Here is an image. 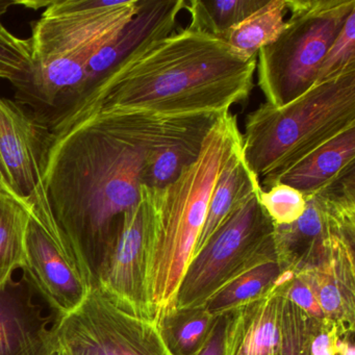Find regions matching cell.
I'll return each instance as SVG.
<instances>
[{
	"label": "cell",
	"mask_w": 355,
	"mask_h": 355,
	"mask_svg": "<svg viewBox=\"0 0 355 355\" xmlns=\"http://www.w3.org/2000/svg\"><path fill=\"white\" fill-rule=\"evenodd\" d=\"M26 276L0 288V355H49L51 318L34 300Z\"/></svg>",
	"instance_id": "5bb4252c"
},
{
	"label": "cell",
	"mask_w": 355,
	"mask_h": 355,
	"mask_svg": "<svg viewBox=\"0 0 355 355\" xmlns=\"http://www.w3.org/2000/svg\"><path fill=\"white\" fill-rule=\"evenodd\" d=\"M234 114L224 112L201 145L198 157L164 188L141 186L146 211L147 302L153 319L173 313L176 295L207 218L218 176L242 147Z\"/></svg>",
	"instance_id": "3957f363"
},
{
	"label": "cell",
	"mask_w": 355,
	"mask_h": 355,
	"mask_svg": "<svg viewBox=\"0 0 355 355\" xmlns=\"http://www.w3.org/2000/svg\"><path fill=\"white\" fill-rule=\"evenodd\" d=\"M145 153L121 111H107L49 132L43 189L58 230L89 288L126 211L141 199Z\"/></svg>",
	"instance_id": "6da1fadb"
},
{
	"label": "cell",
	"mask_w": 355,
	"mask_h": 355,
	"mask_svg": "<svg viewBox=\"0 0 355 355\" xmlns=\"http://www.w3.org/2000/svg\"><path fill=\"white\" fill-rule=\"evenodd\" d=\"M51 343L62 355H174L157 320L120 309L98 288L57 318Z\"/></svg>",
	"instance_id": "ba28073f"
},
{
	"label": "cell",
	"mask_w": 355,
	"mask_h": 355,
	"mask_svg": "<svg viewBox=\"0 0 355 355\" xmlns=\"http://www.w3.org/2000/svg\"><path fill=\"white\" fill-rule=\"evenodd\" d=\"M261 190L240 201L192 257L180 282L174 311L201 309L241 274L277 259L274 224L259 203Z\"/></svg>",
	"instance_id": "52a82bcc"
},
{
	"label": "cell",
	"mask_w": 355,
	"mask_h": 355,
	"mask_svg": "<svg viewBox=\"0 0 355 355\" xmlns=\"http://www.w3.org/2000/svg\"><path fill=\"white\" fill-rule=\"evenodd\" d=\"M336 355H355L354 343L352 336L340 338L338 343Z\"/></svg>",
	"instance_id": "4dcf8cb0"
},
{
	"label": "cell",
	"mask_w": 355,
	"mask_h": 355,
	"mask_svg": "<svg viewBox=\"0 0 355 355\" xmlns=\"http://www.w3.org/2000/svg\"><path fill=\"white\" fill-rule=\"evenodd\" d=\"M186 0H140V7L134 18L89 62L84 84L74 98L88 90L141 45L172 34L180 12L186 9Z\"/></svg>",
	"instance_id": "9a60e30c"
},
{
	"label": "cell",
	"mask_w": 355,
	"mask_h": 355,
	"mask_svg": "<svg viewBox=\"0 0 355 355\" xmlns=\"http://www.w3.org/2000/svg\"><path fill=\"white\" fill-rule=\"evenodd\" d=\"M257 59L190 26L148 41L43 121L49 132L105 111L192 115L230 111L253 88Z\"/></svg>",
	"instance_id": "7a4b0ae2"
},
{
	"label": "cell",
	"mask_w": 355,
	"mask_h": 355,
	"mask_svg": "<svg viewBox=\"0 0 355 355\" xmlns=\"http://www.w3.org/2000/svg\"><path fill=\"white\" fill-rule=\"evenodd\" d=\"M49 355H62L61 353L57 352V351L53 350Z\"/></svg>",
	"instance_id": "d6a6232c"
},
{
	"label": "cell",
	"mask_w": 355,
	"mask_h": 355,
	"mask_svg": "<svg viewBox=\"0 0 355 355\" xmlns=\"http://www.w3.org/2000/svg\"><path fill=\"white\" fill-rule=\"evenodd\" d=\"M139 7L140 0L51 1L32 26V76L20 98L46 109L43 116L72 101L89 62L120 34Z\"/></svg>",
	"instance_id": "277c9868"
},
{
	"label": "cell",
	"mask_w": 355,
	"mask_h": 355,
	"mask_svg": "<svg viewBox=\"0 0 355 355\" xmlns=\"http://www.w3.org/2000/svg\"><path fill=\"white\" fill-rule=\"evenodd\" d=\"M22 270L35 292L44 299L58 317L76 311L92 290L32 214Z\"/></svg>",
	"instance_id": "4fadbf2b"
},
{
	"label": "cell",
	"mask_w": 355,
	"mask_h": 355,
	"mask_svg": "<svg viewBox=\"0 0 355 355\" xmlns=\"http://www.w3.org/2000/svg\"><path fill=\"white\" fill-rule=\"evenodd\" d=\"M284 288L273 284L261 296L226 313L223 355H275Z\"/></svg>",
	"instance_id": "2e32d148"
},
{
	"label": "cell",
	"mask_w": 355,
	"mask_h": 355,
	"mask_svg": "<svg viewBox=\"0 0 355 355\" xmlns=\"http://www.w3.org/2000/svg\"><path fill=\"white\" fill-rule=\"evenodd\" d=\"M30 220L28 203L0 190V288L24 268Z\"/></svg>",
	"instance_id": "ffe728a7"
},
{
	"label": "cell",
	"mask_w": 355,
	"mask_h": 355,
	"mask_svg": "<svg viewBox=\"0 0 355 355\" xmlns=\"http://www.w3.org/2000/svg\"><path fill=\"white\" fill-rule=\"evenodd\" d=\"M343 336L338 326L331 322H317L311 336V355H336L338 343Z\"/></svg>",
	"instance_id": "f1b7e54d"
},
{
	"label": "cell",
	"mask_w": 355,
	"mask_h": 355,
	"mask_svg": "<svg viewBox=\"0 0 355 355\" xmlns=\"http://www.w3.org/2000/svg\"><path fill=\"white\" fill-rule=\"evenodd\" d=\"M16 1L0 0V18ZM32 76V51L30 40L14 36L0 22V78L9 80L19 96L26 93Z\"/></svg>",
	"instance_id": "cb8c5ba5"
},
{
	"label": "cell",
	"mask_w": 355,
	"mask_h": 355,
	"mask_svg": "<svg viewBox=\"0 0 355 355\" xmlns=\"http://www.w3.org/2000/svg\"><path fill=\"white\" fill-rule=\"evenodd\" d=\"M315 325L317 321L284 296L280 315V340L275 355H311V340Z\"/></svg>",
	"instance_id": "d4e9b609"
},
{
	"label": "cell",
	"mask_w": 355,
	"mask_h": 355,
	"mask_svg": "<svg viewBox=\"0 0 355 355\" xmlns=\"http://www.w3.org/2000/svg\"><path fill=\"white\" fill-rule=\"evenodd\" d=\"M304 213L294 223L274 225V245L282 270L301 271L334 236H355L354 170L305 194Z\"/></svg>",
	"instance_id": "9c48e42d"
},
{
	"label": "cell",
	"mask_w": 355,
	"mask_h": 355,
	"mask_svg": "<svg viewBox=\"0 0 355 355\" xmlns=\"http://www.w3.org/2000/svg\"><path fill=\"white\" fill-rule=\"evenodd\" d=\"M268 0H219L187 1L186 9L191 16V28L200 31L216 38L246 19L263 7Z\"/></svg>",
	"instance_id": "7402d4cb"
},
{
	"label": "cell",
	"mask_w": 355,
	"mask_h": 355,
	"mask_svg": "<svg viewBox=\"0 0 355 355\" xmlns=\"http://www.w3.org/2000/svg\"><path fill=\"white\" fill-rule=\"evenodd\" d=\"M355 126L315 149L278 178L303 195L315 192L355 169Z\"/></svg>",
	"instance_id": "e0dca14e"
},
{
	"label": "cell",
	"mask_w": 355,
	"mask_h": 355,
	"mask_svg": "<svg viewBox=\"0 0 355 355\" xmlns=\"http://www.w3.org/2000/svg\"><path fill=\"white\" fill-rule=\"evenodd\" d=\"M49 130L17 103L0 96V175L6 191L28 201L42 176V159Z\"/></svg>",
	"instance_id": "8fae6325"
},
{
	"label": "cell",
	"mask_w": 355,
	"mask_h": 355,
	"mask_svg": "<svg viewBox=\"0 0 355 355\" xmlns=\"http://www.w3.org/2000/svg\"><path fill=\"white\" fill-rule=\"evenodd\" d=\"M355 126V70L313 85L290 103H265L245 121L243 155L266 190L315 149Z\"/></svg>",
	"instance_id": "5b68a950"
},
{
	"label": "cell",
	"mask_w": 355,
	"mask_h": 355,
	"mask_svg": "<svg viewBox=\"0 0 355 355\" xmlns=\"http://www.w3.org/2000/svg\"><path fill=\"white\" fill-rule=\"evenodd\" d=\"M145 274L146 211L140 199L122 217L99 268L96 288L120 309L153 319L147 302Z\"/></svg>",
	"instance_id": "30bf717a"
},
{
	"label": "cell",
	"mask_w": 355,
	"mask_h": 355,
	"mask_svg": "<svg viewBox=\"0 0 355 355\" xmlns=\"http://www.w3.org/2000/svg\"><path fill=\"white\" fill-rule=\"evenodd\" d=\"M226 315L216 318L205 344L197 355H223L224 330H225Z\"/></svg>",
	"instance_id": "f546056e"
},
{
	"label": "cell",
	"mask_w": 355,
	"mask_h": 355,
	"mask_svg": "<svg viewBox=\"0 0 355 355\" xmlns=\"http://www.w3.org/2000/svg\"><path fill=\"white\" fill-rule=\"evenodd\" d=\"M290 19L257 53V80L266 101L280 107L309 90L355 0H286Z\"/></svg>",
	"instance_id": "8992f818"
},
{
	"label": "cell",
	"mask_w": 355,
	"mask_h": 355,
	"mask_svg": "<svg viewBox=\"0 0 355 355\" xmlns=\"http://www.w3.org/2000/svg\"><path fill=\"white\" fill-rule=\"evenodd\" d=\"M282 271L277 259L259 263L218 291L203 307L214 317L226 315L267 292Z\"/></svg>",
	"instance_id": "44dd1931"
},
{
	"label": "cell",
	"mask_w": 355,
	"mask_h": 355,
	"mask_svg": "<svg viewBox=\"0 0 355 355\" xmlns=\"http://www.w3.org/2000/svg\"><path fill=\"white\" fill-rule=\"evenodd\" d=\"M282 293L288 301L294 303L296 306H298L301 311H304L311 319L319 322V323L327 322L321 306H320L311 291L309 290V286L296 276L292 282H288L284 286Z\"/></svg>",
	"instance_id": "83f0119b"
},
{
	"label": "cell",
	"mask_w": 355,
	"mask_h": 355,
	"mask_svg": "<svg viewBox=\"0 0 355 355\" xmlns=\"http://www.w3.org/2000/svg\"><path fill=\"white\" fill-rule=\"evenodd\" d=\"M286 11V0H268L220 39L242 59H257L259 51L273 43L284 30Z\"/></svg>",
	"instance_id": "d6986e66"
},
{
	"label": "cell",
	"mask_w": 355,
	"mask_h": 355,
	"mask_svg": "<svg viewBox=\"0 0 355 355\" xmlns=\"http://www.w3.org/2000/svg\"><path fill=\"white\" fill-rule=\"evenodd\" d=\"M217 317L205 307L174 311L159 322L168 347L174 355H197Z\"/></svg>",
	"instance_id": "603a6c76"
},
{
	"label": "cell",
	"mask_w": 355,
	"mask_h": 355,
	"mask_svg": "<svg viewBox=\"0 0 355 355\" xmlns=\"http://www.w3.org/2000/svg\"><path fill=\"white\" fill-rule=\"evenodd\" d=\"M350 70H355V10L351 12L340 34L326 53L315 84L331 80Z\"/></svg>",
	"instance_id": "484cf974"
},
{
	"label": "cell",
	"mask_w": 355,
	"mask_h": 355,
	"mask_svg": "<svg viewBox=\"0 0 355 355\" xmlns=\"http://www.w3.org/2000/svg\"><path fill=\"white\" fill-rule=\"evenodd\" d=\"M261 189V182L247 165L242 147H240L227 159L218 176L209 198L207 218L193 257L205 247L240 201Z\"/></svg>",
	"instance_id": "ac0fdd59"
},
{
	"label": "cell",
	"mask_w": 355,
	"mask_h": 355,
	"mask_svg": "<svg viewBox=\"0 0 355 355\" xmlns=\"http://www.w3.org/2000/svg\"><path fill=\"white\" fill-rule=\"evenodd\" d=\"M354 245L355 236H331L317 259L295 274L343 336H353L355 329Z\"/></svg>",
	"instance_id": "7c38bea8"
},
{
	"label": "cell",
	"mask_w": 355,
	"mask_h": 355,
	"mask_svg": "<svg viewBox=\"0 0 355 355\" xmlns=\"http://www.w3.org/2000/svg\"><path fill=\"white\" fill-rule=\"evenodd\" d=\"M0 190L6 191L5 184H3V178H1V175H0ZM6 192H7V191H6Z\"/></svg>",
	"instance_id": "1f68e13d"
},
{
	"label": "cell",
	"mask_w": 355,
	"mask_h": 355,
	"mask_svg": "<svg viewBox=\"0 0 355 355\" xmlns=\"http://www.w3.org/2000/svg\"><path fill=\"white\" fill-rule=\"evenodd\" d=\"M259 203L274 225L294 223L304 213L306 200L300 191L284 184H274L268 190H261Z\"/></svg>",
	"instance_id": "4316f807"
}]
</instances>
